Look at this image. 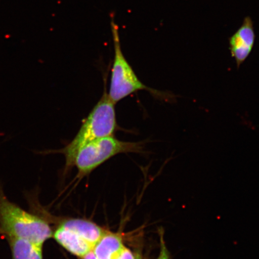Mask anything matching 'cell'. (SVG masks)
<instances>
[{
    "instance_id": "cell-3",
    "label": "cell",
    "mask_w": 259,
    "mask_h": 259,
    "mask_svg": "<svg viewBox=\"0 0 259 259\" xmlns=\"http://www.w3.org/2000/svg\"><path fill=\"white\" fill-rule=\"evenodd\" d=\"M115 104L105 90L101 99L83 122L76 137L66 147L57 151L64 155L66 164L82 146L96 139L114 135L118 128Z\"/></svg>"
},
{
    "instance_id": "cell-13",
    "label": "cell",
    "mask_w": 259,
    "mask_h": 259,
    "mask_svg": "<svg viewBox=\"0 0 259 259\" xmlns=\"http://www.w3.org/2000/svg\"><path fill=\"white\" fill-rule=\"evenodd\" d=\"M137 259H142L141 254H137Z\"/></svg>"
},
{
    "instance_id": "cell-1",
    "label": "cell",
    "mask_w": 259,
    "mask_h": 259,
    "mask_svg": "<svg viewBox=\"0 0 259 259\" xmlns=\"http://www.w3.org/2000/svg\"><path fill=\"white\" fill-rule=\"evenodd\" d=\"M111 26L114 45V59L112 65L108 95L112 101L116 104L133 93L139 91L146 90L155 99L163 100L168 103L176 102L177 96L174 93L161 92L150 88L139 80L131 64L123 54L119 38V27L113 19L111 21Z\"/></svg>"
},
{
    "instance_id": "cell-4",
    "label": "cell",
    "mask_w": 259,
    "mask_h": 259,
    "mask_svg": "<svg viewBox=\"0 0 259 259\" xmlns=\"http://www.w3.org/2000/svg\"><path fill=\"white\" fill-rule=\"evenodd\" d=\"M144 146V142L122 141L114 135L96 139L80 147L66 164V169L75 166L78 177L82 178L116 155L142 153Z\"/></svg>"
},
{
    "instance_id": "cell-2",
    "label": "cell",
    "mask_w": 259,
    "mask_h": 259,
    "mask_svg": "<svg viewBox=\"0 0 259 259\" xmlns=\"http://www.w3.org/2000/svg\"><path fill=\"white\" fill-rule=\"evenodd\" d=\"M0 229L9 238L25 239L41 246L53 233L48 223L9 201L0 193Z\"/></svg>"
},
{
    "instance_id": "cell-10",
    "label": "cell",
    "mask_w": 259,
    "mask_h": 259,
    "mask_svg": "<svg viewBox=\"0 0 259 259\" xmlns=\"http://www.w3.org/2000/svg\"><path fill=\"white\" fill-rule=\"evenodd\" d=\"M160 252L157 259H171L170 255L169 250L166 245L164 239V232L163 231H160Z\"/></svg>"
},
{
    "instance_id": "cell-7",
    "label": "cell",
    "mask_w": 259,
    "mask_h": 259,
    "mask_svg": "<svg viewBox=\"0 0 259 259\" xmlns=\"http://www.w3.org/2000/svg\"><path fill=\"white\" fill-rule=\"evenodd\" d=\"M124 247L120 235L106 231L92 250L97 259H116Z\"/></svg>"
},
{
    "instance_id": "cell-9",
    "label": "cell",
    "mask_w": 259,
    "mask_h": 259,
    "mask_svg": "<svg viewBox=\"0 0 259 259\" xmlns=\"http://www.w3.org/2000/svg\"><path fill=\"white\" fill-rule=\"evenodd\" d=\"M12 259H44L41 246L25 239L9 238Z\"/></svg>"
},
{
    "instance_id": "cell-11",
    "label": "cell",
    "mask_w": 259,
    "mask_h": 259,
    "mask_svg": "<svg viewBox=\"0 0 259 259\" xmlns=\"http://www.w3.org/2000/svg\"><path fill=\"white\" fill-rule=\"evenodd\" d=\"M116 259H137V255L125 247L124 250L122 251L120 254Z\"/></svg>"
},
{
    "instance_id": "cell-12",
    "label": "cell",
    "mask_w": 259,
    "mask_h": 259,
    "mask_svg": "<svg viewBox=\"0 0 259 259\" xmlns=\"http://www.w3.org/2000/svg\"><path fill=\"white\" fill-rule=\"evenodd\" d=\"M83 259H97L93 250L90 251L88 253L82 257Z\"/></svg>"
},
{
    "instance_id": "cell-8",
    "label": "cell",
    "mask_w": 259,
    "mask_h": 259,
    "mask_svg": "<svg viewBox=\"0 0 259 259\" xmlns=\"http://www.w3.org/2000/svg\"><path fill=\"white\" fill-rule=\"evenodd\" d=\"M60 226L76 232L88 242L93 248L106 232L95 223L82 219L68 220L61 223Z\"/></svg>"
},
{
    "instance_id": "cell-5",
    "label": "cell",
    "mask_w": 259,
    "mask_h": 259,
    "mask_svg": "<svg viewBox=\"0 0 259 259\" xmlns=\"http://www.w3.org/2000/svg\"><path fill=\"white\" fill-rule=\"evenodd\" d=\"M255 40L253 21L250 16H246L241 27L229 38V50L238 69L250 56Z\"/></svg>"
},
{
    "instance_id": "cell-6",
    "label": "cell",
    "mask_w": 259,
    "mask_h": 259,
    "mask_svg": "<svg viewBox=\"0 0 259 259\" xmlns=\"http://www.w3.org/2000/svg\"><path fill=\"white\" fill-rule=\"evenodd\" d=\"M53 236L58 244L77 257L82 258L93 250L92 246L76 232L64 227L60 226Z\"/></svg>"
}]
</instances>
